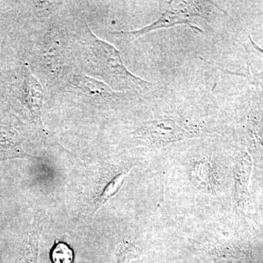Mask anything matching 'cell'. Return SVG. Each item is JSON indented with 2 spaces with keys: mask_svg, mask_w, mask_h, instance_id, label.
<instances>
[{
  "mask_svg": "<svg viewBox=\"0 0 263 263\" xmlns=\"http://www.w3.org/2000/svg\"><path fill=\"white\" fill-rule=\"evenodd\" d=\"M203 133L204 129L196 124L176 118L162 117L145 123L135 133V137L146 145L161 146L197 138Z\"/></svg>",
  "mask_w": 263,
  "mask_h": 263,
  "instance_id": "1",
  "label": "cell"
},
{
  "mask_svg": "<svg viewBox=\"0 0 263 263\" xmlns=\"http://www.w3.org/2000/svg\"><path fill=\"white\" fill-rule=\"evenodd\" d=\"M204 2L198 1H171L168 7L156 22L138 30L128 32H116L114 34H122L133 39H137L143 34L157 30V29L170 28L180 24H186L194 30L201 32V29L194 26L193 19L201 16Z\"/></svg>",
  "mask_w": 263,
  "mask_h": 263,
  "instance_id": "2",
  "label": "cell"
},
{
  "mask_svg": "<svg viewBox=\"0 0 263 263\" xmlns=\"http://www.w3.org/2000/svg\"><path fill=\"white\" fill-rule=\"evenodd\" d=\"M99 43L97 49L99 50L100 61L105 70L119 84L127 88L138 90L148 89L152 86L148 81L139 79L127 70L123 63L119 51L113 46L104 41H97Z\"/></svg>",
  "mask_w": 263,
  "mask_h": 263,
  "instance_id": "3",
  "label": "cell"
},
{
  "mask_svg": "<svg viewBox=\"0 0 263 263\" xmlns=\"http://www.w3.org/2000/svg\"><path fill=\"white\" fill-rule=\"evenodd\" d=\"M252 157L247 152H240L235 159L234 169L235 196L240 212H246L250 200L249 181L252 169Z\"/></svg>",
  "mask_w": 263,
  "mask_h": 263,
  "instance_id": "4",
  "label": "cell"
},
{
  "mask_svg": "<svg viewBox=\"0 0 263 263\" xmlns=\"http://www.w3.org/2000/svg\"><path fill=\"white\" fill-rule=\"evenodd\" d=\"M29 104L31 111L36 119L41 122V108L43 104V90L41 84L32 76L28 79Z\"/></svg>",
  "mask_w": 263,
  "mask_h": 263,
  "instance_id": "5",
  "label": "cell"
},
{
  "mask_svg": "<svg viewBox=\"0 0 263 263\" xmlns=\"http://www.w3.org/2000/svg\"><path fill=\"white\" fill-rule=\"evenodd\" d=\"M192 176L197 180L202 187L210 188L213 179V168L212 163L206 159L195 161L192 165Z\"/></svg>",
  "mask_w": 263,
  "mask_h": 263,
  "instance_id": "6",
  "label": "cell"
},
{
  "mask_svg": "<svg viewBox=\"0 0 263 263\" xmlns=\"http://www.w3.org/2000/svg\"><path fill=\"white\" fill-rule=\"evenodd\" d=\"M129 171L127 172L122 173V174L118 175L117 176L114 177L111 180L110 183L106 185L105 189H104L103 193L100 195L98 200H97L96 205H95V212L94 215L97 214V212L104 206L118 193L120 190L121 186H122L124 180H125L126 176L129 174Z\"/></svg>",
  "mask_w": 263,
  "mask_h": 263,
  "instance_id": "7",
  "label": "cell"
},
{
  "mask_svg": "<svg viewBox=\"0 0 263 263\" xmlns=\"http://www.w3.org/2000/svg\"><path fill=\"white\" fill-rule=\"evenodd\" d=\"M81 89L82 88L84 91H88L91 95H100L102 98L110 99L114 100L117 98V94L114 92L107 85L103 83L90 79L89 77H84L80 81Z\"/></svg>",
  "mask_w": 263,
  "mask_h": 263,
  "instance_id": "8",
  "label": "cell"
},
{
  "mask_svg": "<svg viewBox=\"0 0 263 263\" xmlns=\"http://www.w3.org/2000/svg\"><path fill=\"white\" fill-rule=\"evenodd\" d=\"M51 258L53 263H72L73 251L67 243L58 241L52 249Z\"/></svg>",
  "mask_w": 263,
  "mask_h": 263,
  "instance_id": "9",
  "label": "cell"
},
{
  "mask_svg": "<svg viewBox=\"0 0 263 263\" xmlns=\"http://www.w3.org/2000/svg\"><path fill=\"white\" fill-rule=\"evenodd\" d=\"M249 40H250V42L252 43V46H253L254 49L256 50V51H257L263 59V49L259 48V46H257V45H256V43L252 41L250 36H249ZM254 82L259 85V86H262L263 87V70L262 72H259V73L257 74V75L254 76Z\"/></svg>",
  "mask_w": 263,
  "mask_h": 263,
  "instance_id": "10",
  "label": "cell"
}]
</instances>
